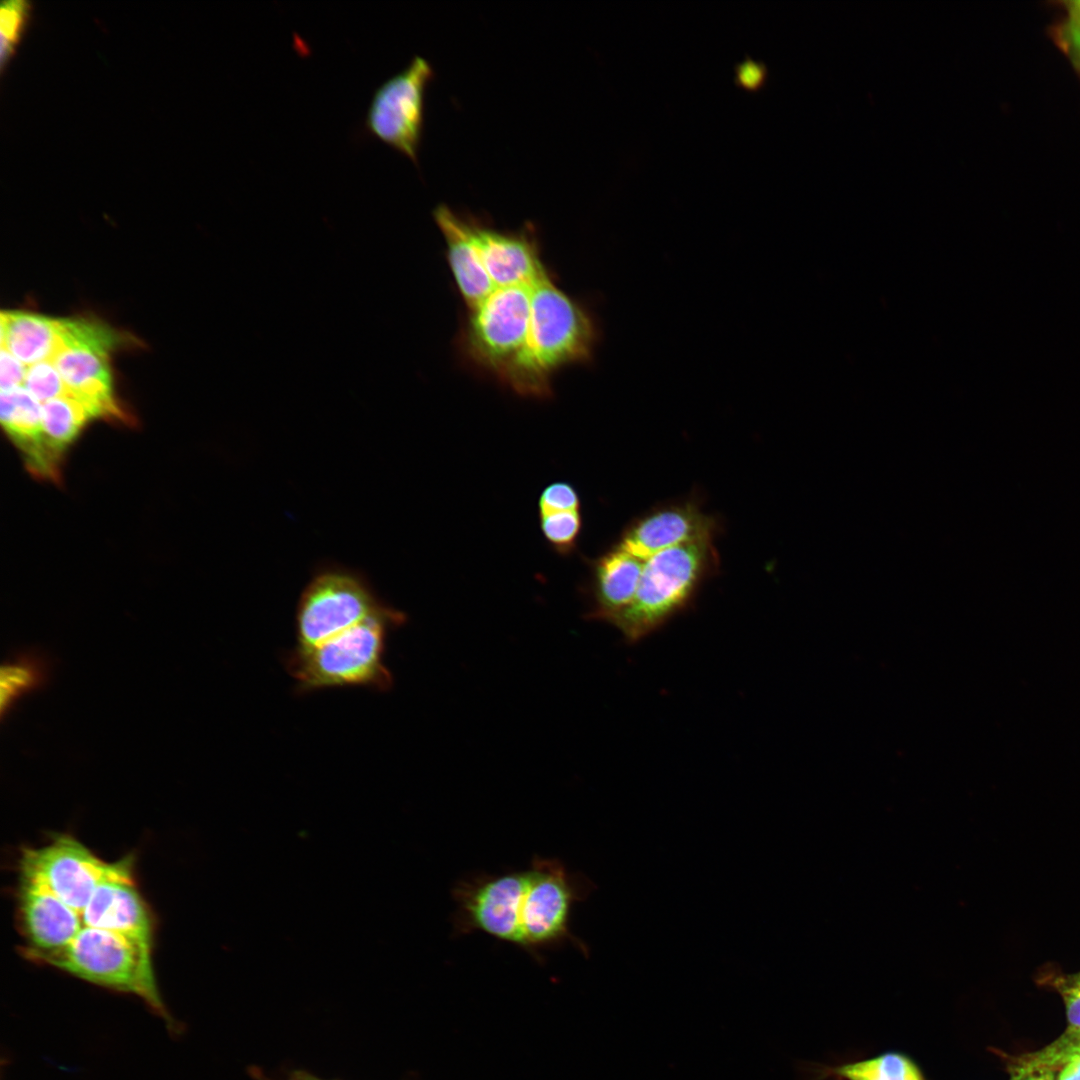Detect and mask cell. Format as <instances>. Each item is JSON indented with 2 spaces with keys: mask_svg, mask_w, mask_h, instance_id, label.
<instances>
[{
  "mask_svg": "<svg viewBox=\"0 0 1080 1080\" xmlns=\"http://www.w3.org/2000/svg\"><path fill=\"white\" fill-rule=\"evenodd\" d=\"M596 888L561 860L538 855L525 869L466 875L451 889L453 936L479 931L536 961L543 959V952L565 944L588 957L589 948L571 932L570 921L574 905Z\"/></svg>",
  "mask_w": 1080,
  "mask_h": 1080,
  "instance_id": "obj_1",
  "label": "cell"
},
{
  "mask_svg": "<svg viewBox=\"0 0 1080 1080\" xmlns=\"http://www.w3.org/2000/svg\"><path fill=\"white\" fill-rule=\"evenodd\" d=\"M597 339L590 314L548 274L532 286L526 343L500 380L520 396L548 398L552 375L566 365L590 360Z\"/></svg>",
  "mask_w": 1080,
  "mask_h": 1080,
  "instance_id": "obj_2",
  "label": "cell"
},
{
  "mask_svg": "<svg viewBox=\"0 0 1080 1080\" xmlns=\"http://www.w3.org/2000/svg\"><path fill=\"white\" fill-rule=\"evenodd\" d=\"M405 621L404 613L389 606L314 647L290 650L283 663L296 681V692L351 686L390 690L393 676L384 661L387 638Z\"/></svg>",
  "mask_w": 1080,
  "mask_h": 1080,
  "instance_id": "obj_3",
  "label": "cell"
},
{
  "mask_svg": "<svg viewBox=\"0 0 1080 1080\" xmlns=\"http://www.w3.org/2000/svg\"><path fill=\"white\" fill-rule=\"evenodd\" d=\"M718 566L713 537L663 550L645 560L636 594L610 619L624 639L636 643L685 609Z\"/></svg>",
  "mask_w": 1080,
  "mask_h": 1080,
  "instance_id": "obj_4",
  "label": "cell"
},
{
  "mask_svg": "<svg viewBox=\"0 0 1080 1080\" xmlns=\"http://www.w3.org/2000/svg\"><path fill=\"white\" fill-rule=\"evenodd\" d=\"M41 964L104 988L138 996L170 1031H178L179 1024L169 1013L157 986L152 944L109 930L82 927L66 948L48 956Z\"/></svg>",
  "mask_w": 1080,
  "mask_h": 1080,
  "instance_id": "obj_5",
  "label": "cell"
},
{
  "mask_svg": "<svg viewBox=\"0 0 1080 1080\" xmlns=\"http://www.w3.org/2000/svg\"><path fill=\"white\" fill-rule=\"evenodd\" d=\"M389 606L359 571L338 565L322 567L299 598L295 648L314 647Z\"/></svg>",
  "mask_w": 1080,
  "mask_h": 1080,
  "instance_id": "obj_6",
  "label": "cell"
},
{
  "mask_svg": "<svg viewBox=\"0 0 1080 1080\" xmlns=\"http://www.w3.org/2000/svg\"><path fill=\"white\" fill-rule=\"evenodd\" d=\"M122 343L119 332L98 321L61 319L59 344L50 361L94 417L123 416L113 396L110 367V354Z\"/></svg>",
  "mask_w": 1080,
  "mask_h": 1080,
  "instance_id": "obj_7",
  "label": "cell"
},
{
  "mask_svg": "<svg viewBox=\"0 0 1080 1080\" xmlns=\"http://www.w3.org/2000/svg\"><path fill=\"white\" fill-rule=\"evenodd\" d=\"M531 292L528 285L499 287L470 310L461 344L475 366L500 379L521 352L529 331Z\"/></svg>",
  "mask_w": 1080,
  "mask_h": 1080,
  "instance_id": "obj_8",
  "label": "cell"
},
{
  "mask_svg": "<svg viewBox=\"0 0 1080 1080\" xmlns=\"http://www.w3.org/2000/svg\"><path fill=\"white\" fill-rule=\"evenodd\" d=\"M130 869L132 857L108 863L69 835L26 848L20 858L21 878L45 886L76 912L85 908L99 884Z\"/></svg>",
  "mask_w": 1080,
  "mask_h": 1080,
  "instance_id": "obj_9",
  "label": "cell"
},
{
  "mask_svg": "<svg viewBox=\"0 0 1080 1080\" xmlns=\"http://www.w3.org/2000/svg\"><path fill=\"white\" fill-rule=\"evenodd\" d=\"M433 74L427 59L413 57L375 90L364 121L370 135L415 164L424 128L425 93Z\"/></svg>",
  "mask_w": 1080,
  "mask_h": 1080,
  "instance_id": "obj_10",
  "label": "cell"
},
{
  "mask_svg": "<svg viewBox=\"0 0 1080 1080\" xmlns=\"http://www.w3.org/2000/svg\"><path fill=\"white\" fill-rule=\"evenodd\" d=\"M469 238L495 289L513 285L533 286L549 273L539 255L530 226L506 232L463 214Z\"/></svg>",
  "mask_w": 1080,
  "mask_h": 1080,
  "instance_id": "obj_11",
  "label": "cell"
},
{
  "mask_svg": "<svg viewBox=\"0 0 1080 1080\" xmlns=\"http://www.w3.org/2000/svg\"><path fill=\"white\" fill-rule=\"evenodd\" d=\"M18 919L26 940L24 956L41 962L66 948L82 929L80 915L45 886L21 878Z\"/></svg>",
  "mask_w": 1080,
  "mask_h": 1080,
  "instance_id": "obj_12",
  "label": "cell"
},
{
  "mask_svg": "<svg viewBox=\"0 0 1080 1080\" xmlns=\"http://www.w3.org/2000/svg\"><path fill=\"white\" fill-rule=\"evenodd\" d=\"M717 524L711 515L690 501L656 507L628 525L617 545L646 560L651 556L694 540L714 537Z\"/></svg>",
  "mask_w": 1080,
  "mask_h": 1080,
  "instance_id": "obj_13",
  "label": "cell"
},
{
  "mask_svg": "<svg viewBox=\"0 0 1080 1080\" xmlns=\"http://www.w3.org/2000/svg\"><path fill=\"white\" fill-rule=\"evenodd\" d=\"M78 914L82 927L109 930L152 944V917L136 888L133 869L99 884Z\"/></svg>",
  "mask_w": 1080,
  "mask_h": 1080,
  "instance_id": "obj_14",
  "label": "cell"
},
{
  "mask_svg": "<svg viewBox=\"0 0 1080 1080\" xmlns=\"http://www.w3.org/2000/svg\"><path fill=\"white\" fill-rule=\"evenodd\" d=\"M645 560L621 549L617 544L592 560L591 593L593 606L589 616L609 622L632 602Z\"/></svg>",
  "mask_w": 1080,
  "mask_h": 1080,
  "instance_id": "obj_15",
  "label": "cell"
},
{
  "mask_svg": "<svg viewBox=\"0 0 1080 1080\" xmlns=\"http://www.w3.org/2000/svg\"><path fill=\"white\" fill-rule=\"evenodd\" d=\"M433 217L445 239L448 262L458 290L469 310H472L495 287L468 236L463 214L439 204L433 210Z\"/></svg>",
  "mask_w": 1080,
  "mask_h": 1080,
  "instance_id": "obj_16",
  "label": "cell"
},
{
  "mask_svg": "<svg viewBox=\"0 0 1080 1080\" xmlns=\"http://www.w3.org/2000/svg\"><path fill=\"white\" fill-rule=\"evenodd\" d=\"M1 423L10 438L24 452L31 471L54 476L43 437L42 403L24 387L1 391Z\"/></svg>",
  "mask_w": 1080,
  "mask_h": 1080,
  "instance_id": "obj_17",
  "label": "cell"
},
{
  "mask_svg": "<svg viewBox=\"0 0 1080 1080\" xmlns=\"http://www.w3.org/2000/svg\"><path fill=\"white\" fill-rule=\"evenodd\" d=\"M61 319L33 312L1 313V348L26 366L51 360L60 340Z\"/></svg>",
  "mask_w": 1080,
  "mask_h": 1080,
  "instance_id": "obj_18",
  "label": "cell"
},
{
  "mask_svg": "<svg viewBox=\"0 0 1080 1080\" xmlns=\"http://www.w3.org/2000/svg\"><path fill=\"white\" fill-rule=\"evenodd\" d=\"M94 416L71 392L42 403L44 446L56 468V459Z\"/></svg>",
  "mask_w": 1080,
  "mask_h": 1080,
  "instance_id": "obj_19",
  "label": "cell"
},
{
  "mask_svg": "<svg viewBox=\"0 0 1080 1080\" xmlns=\"http://www.w3.org/2000/svg\"><path fill=\"white\" fill-rule=\"evenodd\" d=\"M833 1073L846 1080H925L918 1065L897 1052L837 1066Z\"/></svg>",
  "mask_w": 1080,
  "mask_h": 1080,
  "instance_id": "obj_20",
  "label": "cell"
},
{
  "mask_svg": "<svg viewBox=\"0 0 1080 1080\" xmlns=\"http://www.w3.org/2000/svg\"><path fill=\"white\" fill-rule=\"evenodd\" d=\"M47 664L33 655H22L4 663L0 676L1 714L25 693L41 687L47 680Z\"/></svg>",
  "mask_w": 1080,
  "mask_h": 1080,
  "instance_id": "obj_21",
  "label": "cell"
},
{
  "mask_svg": "<svg viewBox=\"0 0 1080 1080\" xmlns=\"http://www.w3.org/2000/svg\"><path fill=\"white\" fill-rule=\"evenodd\" d=\"M538 518L542 536L555 553L569 556L576 550L583 527L581 510L538 514Z\"/></svg>",
  "mask_w": 1080,
  "mask_h": 1080,
  "instance_id": "obj_22",
  "label": "cell"
},
{
  "mask_svg": "<svg viewBox=\"0 0 1080 1080\" xmlns=\"http://www.w3.org/2000/svg\"><path fill=\"white\" fill-rule=\"evenodd\" d=\"M31 4L25 0L4 1L0 7V66L5 65L14 53L28 23Z\"/></svg>",
  "mask_w": 1080,
  "mask_h": 1080,
  "instance_id": "obj_23",
  "label": "cell"
},
{
  "mask_svg": "<svg viewBox=\"0 0 1080 1080\" xmlns=\"http://www.w3.org/2000/svg\"><path fill=\"white\" fill-rule=\"evenodd\" d=\"M1076 1054H1080V1029L1067 1028L1060 1037L1044 1048L1017 1057H1009V1060L1058 1071L1069 1057Z\"/></svg>",
  "mask_w": 1080,
  "mask_h": 1080,
  "instance_id": "obj_24",
  "label": "cell"
},
{
  "mask_svg": "<svg viewBox=\"0 0 1080 1080\" xmlns=\"http://www.w3.org/2000/svg\"><path fill=\"white\" fill-rule=\"evenodd\" d=\"M1038 983L1060 994L1066 1007L1068 1028L1080 1029V971L1067 974L1056 968H1043Z\"/></svg>",
  "mask_w": 1080,
  "mask_h": 1080,
  "instance_id": "obj_25",
  "label": "cell"
},
{
  "mask_svg": "<svg viewBox=\"0 0 1080 1080\" xmlns=\"http://www.w3.org/2000/svg\"><path fill=\"white\" fill-rule=\"evenodd\" d=\"M23 387L41 403L69 393L60 373L50 360L28 366Z\"/></svg>",
  "mask_w": 1080,
  "mask_h": 1080,
  "instance_id": "obj_26",
  "label": "cell"
},
{
  "mask_svg": "<svg viewBox=\"0 0 1080 1080\" xmlns=\"http://www.w3.org/2000/svg\"><path fill=\"white\" fill-rule=\"evenodd\" d=\"M581 499L576 488L567 481H554L545 486L537 500L538 514L580 511Z\"/></svg>",
  "mask_w": 1080,
  "mask_h": 1080,
  "instance_id": "obj_27",
  "label": "cell"
},
{
  "mask_svg": "<svg viewBox=\"0 0 1080 1080\" xmlns=\"http://www.w3.org/2000/svg\"><path fill=\"white\" fill-rule=\"evenodd\" d=\"M0 366L1 391L23 387L28 366L4 348H1Z\"/></svg>",
  "mask_w": 1080,
  "mask_h": 1080,
  "instance_id": "obj_28",
  "label": "cell"
},
{
  "mask_svg": "<svg viewBox=\"0 0 1080 1080\" xmlns=\"http://www.w3.org/2000/svg\"><path fill=\"white\" fill-rule=\"evenodd\" d=\"M1010 1080H1056L1057 1070L1019 1064L1008 1060Z\"/></svg>",
  "mask_w": 1080,
  "mask_h": 1080,
  "instance_id": "obj_29",
  "label": "cell"
},
{
  "mask_svg": "<svg viewBox=\"0 0 1080 1080\" xmlns=\"http://www.w3.org/2000/svg\"><path fill=\"white\" fill-rule=\"evenodd\" d=\"M765 77V68L762 64L754 61H745L737 67V79L747 88H756L761 85Z\"/></svg>",
  "mask_w": 1080,
  "mask_h": 1080,
  "instance_id": "obj_30",
  "label": "cell"
},
{
  "mask_svg": "<svg viewBox=\"0 0 1080 1080\" xmlns=\"http://www.w3.org/2000/svg\"><path fill=\"white\" fill-rule=\"evenodd\" d=\"M1056 1080H1080V1054L1069 1057L1057 1072Z\"/></svg>",
  "mask_w": 1080,
  "mask_h": 1080,
  "instance_id": "obj_31",
  "label": "cell"
},
{
  "mask_svg": "<svg viewBox=\"0 0 1080 1080\" xmlns=\"http://www.w3.org/2000/svg\"><path fill=\"white\" fill-rule=\"evenodd\" d=\"M1064 40L1080 60V22L1071 20L1064 28Z\"/></svg>",
  "mask_w": 1080,
  "mask_h": 1080,
  "instance_id": "obj_32",
  "label": "cell"
},
{
  "mask_svg": "<svg viewBox=\"0 0 1080 1080\" xmlns=\"http://www.w3.org/2000/svg\"><path fill=\"white\" fill-rule=\"evenodd\" d=\"M1072 20L1080 22V0L1069 2Z\"/></svg>",
  "mask_w": 1080,
  "mask_h": 1080,
  "instance_id": "obj_33",
  "label": "cell"
},
{
  "mask_svg": "<svg viewBox=\"0 0 1080 1080\" xmlns=\"http://www.w3.org/2000/svg\"><path fill=\"white\" fill-rule=\"evenodd\" d=\"M290 1080H320L306 1073H295Z\"/></svg>",
  "mask_w": 1080,
  "mask_h": 1080,
  "instance_id": "obj_34",
  "label": "cell"
}]
</instances>
